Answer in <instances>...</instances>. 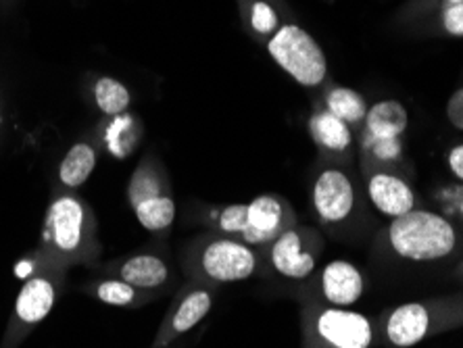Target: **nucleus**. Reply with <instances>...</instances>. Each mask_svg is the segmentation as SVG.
<instances>
[{
  "mask_svg": "<svg viewBox=\"0 0 463 348\" xmlns=\"http://www.w3.org/2000/svg\"><path fill=\"white\" fill-rule=\"evenodd\" d=\"M38 255L63 271L99 263L97 217L90 204L71 190L54 194L46 207Z\"/></svg>",
  "mask_w": 463,
  "mask_h": 348,
  "instance_id": "1",
  "label": "nucleus"
},
{
  "mask_svg": "<svg viewBox=\"0 0 463 348\" xmlns=\"http://www.w3.org/2000/svg\"><path fill=\"white\" fill-rule=\"evenodd\" d=\"M463 238L458 225L439 211L413 209L380 230L376 249L397 263L434 265L458 255Z\"/></svg>",
  "mask_w": 463,
  "mask_h": 348,
  "instance_id": "2",
  "label": "nucleus"
},
{
  "mask_svg": "<svg viewBox=\"0 0 463 348\" xmlns=\"http://www.w3.org/2000/svg\"><path fill=\"white\" fill-rule=\"evenodd\" d=\"M182 269L188 279L207 286L247 282L265 269L261 250L242 238L205 231L186 242L182 250Z\"/></svg>",
  "mask_w": 463,
  "mask_h": 348,
  "instance_id": "3",
  "label": "nucleus"
},
{
  "mask_svg": "<svg viewBox=\"0 0 463 348\" xmlns=\"http://www.w3.org/2000/svg\"><path fill=\"white\" fill-rule=\"evenodd\" d=\"M463 324V295L394 305L378 319V338L388 348H413Z\"/></svg>",
  "mask_w": 463,
  "mask_h": 348,
  "instance_id": "4",
  "label": "nucleus"
},
{
  "mask_svg": "<svg viewBox=\"0 0 463 348\" xmlns=\"http://www.w3.org/2000/svg\"><path fill=\"white\" fill-rule=\"evenodd\" d=\"M376 322L355 309L301 300V348H372Z\"/></svg>",
  "mask_w": 463,
  "mask_h": 348,
  "instance_id": "5",
  "label": "nucleus"
},
{
  "mask_svg": "<svg viewBox=\"0 0 463 348\" xmlns=\"http://www.w3.org/2000/svg\"><path fill=\"white\" fill-rule=\"evenodd\" d=\"M128 202L136 220L148 234L165 236L175 221V199L172 180L161 159L146 155L136 165L128 182Z\"/></svg>",
  "mask_w": 463,
  "mask_h": 348,
  "instance_id": "6",
  "label": "nucleus"
},
{
  "mask_svg": "<svg viewBox=\"0 0 463 348\" xmlns=\"http://www.w3.org/2000/svg\"><path fill=\"white\" fill-rule=\"evenodd\" d=\"M67 271L54 268L52 263L44 261L36 252V261L32 265V274L25 277V282L19 290L13 309V319L9 327V344H19L32 330L44 322L51 315L54 303L63 290Z\"/></svg>",
  "mask_w": 463,
  "mask_h": 348,
  "instance_id": "7",
  "label": "nucleus"
},
{
  "mask_svg": "<svg viewBox=\"0 0 463 348\" xmlns=\"http://www.w3.org/2000/svg\"><path fill=\"white\" fill-rule=\"evenodd\" d=\"M324 244V236L317 228L292 225L261 250L265 269L288 282L305 284L317 271Z\"/></svg>",
  "mask_w": 463,
  "mask_h": 348,
  "instance_id": "8",
  "label": "nucleus"
},
{
  "mask_svg": "<svg viewBox=\"0 0 463 348\" xmlns=\"http://www.w3.org/2000/svg\"><path fill=\"white\" fill-rule=\"evenodd\" d=\"M311 209L319 225L336 231L349 228L359 213V190L353 175L340 165L319 167L311 182Z\"/></svg>",
  "mask_w": 463,
  "mask_h": 348,
  "instance_id": "9",
  "label": "nucleus"
},
{
  "mask_svg": "<svg viewBox=\"0 0 463 348\" xmlns=\"http://www.w3.org/2000/svg\"><path fill=\"white\" fill-rule=\"evenodd\" d=\"M268 51L271 59L301 86L316 88L328 75V61L324 51L303 27L284 24L268 40Z\"/></svg>",
  "mask_w": 463,
  "mask_h": 348,
  "instance_id": "10",
  "label": "nucleus"
},
{
  "mask_svg": "<svg viewBox=\"0 0 463 348\" xmlns=\"http://www.w3.org/2000/svg\"><path fill=\"white\" fill-rule=\"evenodd\" d=\"M367 290L364 271L355 263L336 259L317 269L307 282H305L301 300H316V303L351 309Z\"/></svg>",
  "mask_w": 463,
  "mask_h": 348,
  "instance_id": "11",
  "label": "nucleus"
},
{
  "mask_svg": "<svg viewBox=\"0 0 463 348\" xmlns=\"http://www.w3.org/2000/svg\"><path fill=\"white\" fill-rule=\"evenodd\" d=\"M215 305V288L213 286L194 282L188 279L182 286V290L175 295L174 303L169 305V309L163 317L156 332L153 348H169L175 340L182 338L184 334L194 330L203 319L209 315V311Z\"/></svg>",
  "mask_w": 463,
  "mask_h": 348,
  "instance_id": "12",
  "label": "nucleus"
},
{
  "mask_svg": "<svg viewBox=\"0 0 463 348\" xmlns=\"http://www.w3.org/2000/svg\"><path fill=\"white\" fill-rule=\"evenodd\" d=\"M361 172L365 177L367 202L388 221L418 209V194L410 180L401 175L397 169L361 167Z\"/></svg>",
  "mask_w": 463,
  "mask_h": 348,
  "instance_id": "13",
  "label": "nucleus"
},
{
  "mask_svg": "<svg viewBox=\"0 0 463 348\" xmlns=\"http://www.w3.org/2000/svg\"><path fill=\"white\" fill-rule=\"evenodd\" d=\"M103 276L118 277L121 282L132 284L134 288L161 295V290L174 279L169 259L155 250H140L103 265Z\"/></svg>",
  "mask_w": 463,
  "mask_h": 348,
  "instance_id": "14",
  "label": "nucleus"
},
{
  "mask_svg": "<svg viewBox=\"0 0 463 348\" xmlns=\"http://www.w3.org/2000/svg\"><path fill=\"white\" fill-rule=\"evenodd\" d=\"M249 204V228L242 236L250 247L263 250L269 242L292 225H297V213L292 204L278 194H261Z\"/></svg>",
  "mask_w": 463,
  "mask_h": 348,
  "instance_id": "15",
  "label": "nucleus"
},
{
  "mask_svg": "<svg viewBox=\"0 0 463 348\" xmlns=\"http://www.w3.org/2000/svg\"><path fill=\"white\" fill-rule=\"evenodd\" d=\"M309 136L326 163L340 167H346L349 163H353V156H355V136H353V129L345 121H340L335 115L326 111V108L311 115Z\"/></svg>",
  "mask_w": 463,
  "mask_h": 348,
  "instance_id": "16",
  "label": "nucleus"
},
{
  "mask_svg": "<svg viewBox=\"0 0 463 348\" xmlns=\"http://www.w3.org/2000/svg\"><path fill=\"white\" fill-rule=\"evenodd\" d=\"M99 163V148L90 140H80L59 163V183L63 190H78L88 182Z\"/></svg>",
  "mask_w": 463,
  "mask_h": 348,
  "instance_id": "17",
  "label": "nucleus"
},
{
  "mask_svg": "<svg viewBox=\"0 0 463 348\" xmlns=\"http://www.w3.org/2000/svg\"><path fill=\"white\" fill-rule=\"evenodd\" d=\"M84 292L92 298L100 300V303L109 306H121V309H138V306L151 303L153 298L159 296L153 295V292L134 288L132 284L121 282V279L111 276L92 279V282L84 286Z\"/></svg>",
  "mask_w": 463,
  "mask_h": 348,
  "instance_id": "18",
  "label": "nucleus"
},
{
  "mask_svg": "<svg viewBox=\"0 0 463 348\" xmlns=\"http://www.w3.org/2000/svg\"><path fill=\"white\" fill-rule=\"evenodd\" d=\"M407 126H410L407 108L399 100H383L367 108L364 132L373 138L399 140L403 138Z\"/></svg>",
  "mask_w": 463,
  "mask_h": 348,
  "instance_id": "19",
  "label": "nucleus"
},
{
  "mask_svg": "<svg viewBox=\"0 0 463 348\" xmlns=\"http://www.w3.org/2000/svg\"><path fill=\"white\" fill-rule=\"evenodd\" d=\"M205 225H209V231L242 238L247 234V228H249V204L234 202V204H215V207H207Z\"/></svg>",
  "mask_w": 463,
  "mask_h": 348,
  "instance_id": "20",
  "label": "nucleus"
},
{
  "mask_svg": "<svg viewBox=\"0 0 463 348\" xmlns=\"http://www.w3.org/2000/svg\"><path fill=\"white\" fill-rule=\"evenodd\" d=\"M361 167H388L397 169L399 163L403 161V142L399 140H384L373 138L365 134L361 136Z\"/></svg>",
  "mask_w": 463,
  "mask_h": 348,
  "instance_id": "21",
  "label": "nucleus"
},
{
  "mask_svg": "<svg viewBox=\"0 0 463 348\" xmlns=\"http://www.w3.org/2000/svg\"><path fill=\"white\" fill-rule=\"evenodd\" d=\"M326 111L345 121L346 126H359L365 121L367 105L365 99L353 88H332L326 94Z\"/></svg>",
  "mask_w": 463,
  "mask_h": 348,
  "instance_id": "22",
  "label": "nucleus"
},
{
  "mask_svg": "<svg viewBox=\"0 0 463 348\" xmlns=\"http://www.w3.org/2000/svg\"><path fill=\"white\" fill-rule=\"evenodd\" d=\"M94 100H97V107L105 115L118 118V115H124L128 111L132 97H129V90L121 81L113 78H100L94 84Z\"/></svg>",
  "mask_w": 463,
  "mask_h": 348,
  "instance_id": "23",
  "label": "nucleus"
},
{
  "mask_svg": "<svg viewBox=\"0 0 463 348\" xmlns=\"http://www.w3.org/2000/svg\"><path fill=\"white\" fill-rule=\"evenodd\" d=\"M437 201L440 209L445 211L442 215H453L455 220L463 223V186H445L437 193Z\"/></svg>",
  "mask_w": 463,
  "mask_h": 348,
  "instance_id": "24",
  "label": "nucleus"
},
{
  "mask_svg": "<svg viewBox=\"0 0 463 348\" xmlns=\"http://www.w3.org/2000/svg\"><path fill=\"white\" fill-rule=\"evenodd\" d=\"M440 27L449 36H463V0L440 6Z\"/></svg>",
  "mask_w": 463,
  "mask_h": 348,
  "instance_id": "25",
  "label": "nucleus"
},
{
  "mask_svg": "<svg viewBox=\"0 0 463 348\" xmlns=\"http://www.w3.org/2000/svg\"><path fill=\"white\" fill-rule=\"evenodd\" d=\"M447 119L455 129L463 132V88L453 92V97L447 102Z\"/></svg>",
  "mask_w": 463,
  "mask_h": 348,
  "instance_id": "26",
  "label": "nucleus"
},
{
  "mask_svg": "<svg viewBox=\"0 0 463 348\" xmlns=\"http://www.w3.org/2000/svg\"><path fill=\"white\" fill-rule=\"evenodd\" d=\"M445 163H447V169L451 172L455 180L463 182V145L449 148V153L445 156Z\"/></svg>",
  "mask_w": 463,
  "mask_h": 348,
  "instance_id": "27",
  "label": "nucleus"
},
{
  "mask_svg": "<svg viewBox=\"0 0 463 348\" xmlns=\"http://www.w3.org/2000/svg\"><path fill=\"white\" fill-rule=\"evenodd\" d=\"M458 276L463 279V259H461L459 265H458Z\"/></svg>",
  "mask_w": 463,
  "mask_h": 348,
  "instance_id": "28",
  "label": "nucleus"
},
{
  "mask_svg": "<svg viewBox=\"0 0 463 348\" xmlns=\"http://www.w3.org/2000/svg\"><path fill=\"white\" fill-rule=\"evenodd\" d=\"M442 5H447V3H459V0H440Z\"/></svg>",
  "mask_w": 463,
  "mask_h": 348,
  "instance_id": "29",
  "label": "nucleus"
}]
</instances>
